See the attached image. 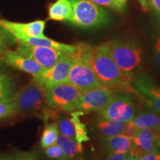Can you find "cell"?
<instances>
[{
	"instance_id": "6da1fadb",
	"label": "cell",
	"mask_w": 160,
	"mask_h": 160,
	"mask_svg": "<svg viewBox=\"0 0 160 160\" xmlns=\"http://www.w3.org/2000/svg\"><path fill=\"white\" fill-rule=\"evenodd\" d=\"M90 65L104 87L115 92L134 93L131 85L132 75L128 74L118 67L112 57L108 43L104 42L92 47Z\"/></svg>"
},
{
	"instance_id": "7a4b0ae2",
	"label": "cell",
	"mask_w": 160,
	"mask_h": 160,
	"mask_svg": "<svg viewBox=\"0 0 160 160\" xmlns=\"http://www.w3.org/2000/svg\"><path fill=\"white\" fill-rule=\"evenodd\" d=\"M91 50L92 46L89 44L81 42L76 45L75 50L71 54L73 62L68 75V82L81 92L104 87L90 65Z\"/></svg>"
},
{
	"instance_id": "3957f363",
	"label": "cell",
	"mask_w": 160,
	"mask_h": 160,
	"mask_svg": "<svg viewBox=\"0 0 160 160\" xmlns=\"http://www.w3.org/2000/svg\"><path fill=\"white\" fill-rule=\"evenodd\" d=\"M12 100L17 112L25 115L38 116L45 122L53 119L57 113V110L48 105L45 90L33 79L15 93Z\"/></svg>"
},
{
	"instance_id": "277c9868",
	"label": "cell",
	"mask_w": 160,
	"mask_h": 160,
	"mask_svg": "<svg viewBox=\"0 0 160 160\" xmlns=\"http://www.w3.org/2000/svg\"><path fill=\"white\" fill-rule=\"evenodd\" d=\"M73 7L72 25L85 29L102 28L111 21L109 13L90 0H70Z\"/></svg>"
},
{
	"instance_id": "5b68a950",
	"label": "cell",
	"mask_w": 160,
	"mask_h": 160,
	"mask_svg": "<svg viewBox=\"0 0 160 160\" xmlns=\"http://www.w3.org/2000/svg\"><path fill=\"white\" fill-rule=\"evenodd\" d=\"M108 43L112 57L118 67L125 73L132 75V72L142 62V48L130 40L113 39Z\"/></svg>"
},
{
	"instance_id": "8992f818",
	"label": "cell",
	"mask_w": 160,
	"mask_h": 160,
	"mask_svg": "<svg viewBox=\"0 0 160 160\" xmlns=\"http://www.w3.org/2000/svg\"><path fill=\"white\" fill-rule=\"evenodd\" d=\"M81 93L79 89L68 82L45 89L48 105L52 109L68 112L75 111L76 101Z\"/></svg>"
},
{
	"instance_id": "52a82bcc",
	"label": "cell",
	"mask_w": 160,
	"mask_h": 160,
	"mask_svg": "<svg viewBox=\"0 0 160 160\" xmlns=\"http://www.w3.org/2000/svg\"><path fill=\"white\" fill-rule=\"evenodd\" d=\"M15 51L24 57L34 60L44 69L53 67L62 59L70 55L62 51L47 47L33 46L22 41H17Z\"/></svg>"
},
{
	"instance_id": "ba28073f",
	"label": "cell",
	"mask_w": 160,
	"mask_h": 160,
	"mask_svg": "<svg viewBox=\"0 0 160 160\" xmlns=\"http://www.w3.org/2000/svg\"><path fill=\"white\" fill-rule=\"evenodd\" d=\"M137 113V106L129 95H117L99 111L102 119L130 122Z\"/></svg>"
},
{
	"instance_id": "9c48e42d",
	"label": "cell",
	"mask_w": 160,
	"mask_h": 160,
	"mask_svg": "<svg viewBox=\"0 0 160 160\" xmlns=\"http://www.w3.org/2000/svg\"><path fill=\"white\" fill-rule=\"evenodd\" d=\"M115 97L114 93L105 87L82 92L75 103L76 110L83 113L100 111Z\"/></svg>"
},
{
	"instance_id": "30bf717a",
	"label": "cell",
	"mask_w": 160,
	"mask_h": 160,
	"mask_svg": "<svg viewBox=\"0 0 160 160\" xmlns=\"http://www.w3.org/2000/svg\"><path fill=\"white\" fill-rule=\"evenodd\" d=\"M72 62L73 59L71 54L68 55L53 67L45 70L40 74L33 77V80L45 90L58 84L67 82L68 75Z\"/></svg>"
},
{
	"instance_id": "8fae6325",
	"label": "cell",
	"mask_w": 160,
	"mask_h": 160,
	"mask_svg": "<svg viewBox=\"0 0 160 160\" xmlns=\"http://www.w3.org/2000/svg\"><path fill=\"white\" fill-rule=\"evenodd\" d=\"M160 139V131L151 128H137L131 138V147L128 154L137 158L157 149V143Z\"/></svg>"
},
{
	"instance_id": "7c38bea8",
	"label": "cell",
	"mask_w": 160,
	"mask_h": 160,
	"mask_svg": "<svg viewBox=\"0 0 160 160\" xmlns=\"http://www.w3.org/2000/svg\"><path fill=\"white\" fill-rule=\"evenodd\" d=\"M0 26L7 30L16 40H18L21 37H45L44 34L45 21L44 20H37L28 23H20L0 19Z\"/></svg>"
},
{
	"instance_id": "4fadbf2b",
	"label": "cell",
	"mask_w": 160,
	"mask_h": 160,
	"mask_svg": "<svg viewBox=\"0 0 160 160\" xmlns=\"http://www.w3.org/2000/svg\"><path fill=\"white\" fill-rule=\"evenodd\" d=\"M0 61L13 68L29 73L33 77H37L45 70L34 60L24 57L10 49H8L0 57Z\"/></svg>"
},
{
	"instance_id": "5bb4252c",
	"label": "cell",
	"mask_w": 160,
	"mask_h": 160,
	"mask_svg": "<svg viewBox=\"0 0 160 160\" xmlns=\"http://www.w3.org/2000/svg\"><path fill=\"white\" fill-rule=\"evenodd\" d=\"M134 89L151 108L160 114V88L144 77L134 79Z\"/></svg>"
},
{
	"instance_id": "9a60e30c",
	"label": "cell",
	"mask_w": 160,
	"mask_h": 160,
	"mask_svg": "<svg viewBox=\"0 0 160 160\" xmlns=\"http://www.w3.org/2000/svg\"><path fill=\"white\" fill-rule=\"evenodd\" d=\"M131 123L137 128H151L160 131V114L147 106L137 113Z\"/></svg>"
},
{
	"instance_id": "2e32d148",
	"label": "cell",
	"mask_w": 160,
	"mask_h": 160,
	"mask_svg": "<svg viewBox=\"0 0 160 160\" xmlns=\"http://www.w3.org/2000/svg\"><path fill=\"white\" fill-rule=\"evenodd\" d=\"M48 17L55 21L68 22L73 17V7L70 0H57L48 8Z\"/></svg>"
},
{
	"instance_id": "e0dca14e",
	"label": "cell",
	"mask_w": 160,
	"mask_h": 160,
	"mask_svg": "<svg viewBox=\"0 0 160 160\" xmlns=\"http://www.w3.org/2000/svg\"><path fill=\"white\" fill-rule=\"evenodd\" d=\"M55 144L61 148L68 160H78L81 157L82 146L75 139L59 133Z\"/></svg>"
},
{
	"instance_id": "ac0fdd59",
	"label": "cell",
	"mask_w": 160,
	"mask_h": 160,
	"mask_svg": "<svg viewBox=\"0 0 160 160\" xmlns=\"http://www.w3.org/2000/svg\"><path fill=\"white\" fill-rule=\"evenodd\" d=\"M131 138L124 134L104 137L103 145L110 153H128L131 147Z\"/></svg>"
},
{
	"instance_id": "d6986e66",
	"label": "cell",
	"mask_w": 160,
	"mask_h": 160,
	"mask_svg": "<svg viewBox=\"0 0 160 160\" xmlns=\"http://www.w3.org/2000/svg\"><path fill=\"white\" fill-rule=\"evenodd\" d=\"M17 41H22L33 46H40V47H47L51 48L58 49L65 53L71 54L75 50L76 45H66L64 43L58 42L54 40L49 39L48 37L43 38H33V37H21Z\"/></svg>"
},
{
	"instance_id": "ffe728a7",
	"label": "cell",
	"mask_w": 160,
	"mask_h": 160,
	"mask_svg": "<svg viewBox=\"0 0 160 160\" xmlns=\"http://www.w3.org/2000/svg\"><path fill=\"white\" fill-rule=\"evenodd\" d=\"M125 122L102 119L98 124V129L104 137L122 134L125 126Z\"/></svg>"
},
{
	"instance_id": "44dd1931",
	"label": "cell",
	"mask_w": 160,
	"mask_h": 160,
	"mask_svg": "<svg viewBox=\"0 0 160 160\" xmlns=\"http://www.w3.org/2000/svg\"><path fill=\"white\" fill-rule=\"evenodd\" d=\"M83 113V112L79 111H72L71 113V119L73 121L75 128V140L80 144L90 140V138L88 136L86 126L85 124L82 122L81 119H80V117Z\"/></svg>"
},
{
	"instance_id": "7402d4cb",
	"label": "cell",
	"mask_w": 160,
	"mask_h": 160,
	"mask_svg": "<svg viewBox=\"0 0 160 160\" xmlns=\"http://www.w3.org/2000/svg\"><path fill=\"white\" fill-rule=\"evenodd\" d=\"M58 134L59 131H58L57 122L46 124L40 141L41 147L45 149L49 146L54 145Z\"/></svg>"
},
{
	"instance_id": "603a6c76",
	"label": "cell",
	"mask_w": 160,
	"mask_h": 160,
	"mask_svg": "<svg viewBox=\"0 0 160 160\" xmlns=\"http://www.w3.org/2000/svg\"><path fill=\"white\" fill-rule=\"evenodd\" d=\"M14 94L13 84L11 79L8 76L0 73V101L12 99Z\"/></svg>"
},
{
	"instance_id": "cb8c5ba5",
	"label": "cell",
	"mask_w": 160,
	"mask_h": 160,
	"mask_svg": "<svg viewBox=\"0 0 160 160\" xmlns=\"http://www.w3.org/2000/svg\"><path fill=\"white\" fill-rule=\"evenodd\" d=\"M57 125L59 134L75 139L74 125L71 117L59 119L57 122Z\"/></svg>"
},
{
	"instance_id": "d4e9b609",
	"label": "cell",
	"mask_w": 160,
	"mask_h": 160,
	"mask_svg": "<svg viewBox=\"0 0 160 160\" xmlns=\"http://www.w3.org/2000/svg\"><path fill=\"white\" fill-rule=\"evenodd\" d=\"M17 41L7 30L0 26V57Z\"/></svg>"
},
{
	"instance_id": "484cf974",
	"label": "cell",
	"mask_w": 160,
	"mask_h": 160,
	"mask_svg": "<svg viewBox=\"0 0 160 160\" xmlns=\"http://www.w3.org/2000/svg\"><path fill=\"white\" fill-rule=\"evenodd\" d=\"M16 112L17 109L13 100L4 99L0 101V120L12 117Z\"/></svg>"
},
{
	"instance_id": "4316f807",
	"label": "cell",
	"mask_w": 160,
	"mask_h": 160,
	"mask_svg": "<svg viewBox=\"0 0 160 160\" xmlns=\"http://www.w3.org/2000/svg\"><path fill=\"white\" fill-rule=\"evenodd\" d=\"M45 153L49 159L53 160H68L61 148L57 144L45 148Z\"/></svg>"
},
{
	"instance_id": "83f0119b",
	"label": "cell",
	"mask_w": 160,
	"mask_h": 160,
	"mask_svg": "<svg viewBox=\"0 0 160 160\" xmlns=\"http://www.w3.org/2000/svg\"><path fill=\"white\" fill-rule=\"evenodd\" d=\"M90 1L93 2V3L97 4L99 6H104V7L114 10V11L122 12L121 9L119 8L115 0H90Z\"/></svg>"
},
{
	"instance_id": "f1b7e54d",
	"label": "cell",
	"mask_w": 160,
	"mask_h": 160,
	"mask_svg": "<svg viewBox=\"0 0 160 160\" xmlns=\"http://www.w3.org/2000/svg\"><path fill=\"white\" fill-rule=\"evenodd\" d=\"M11 160H35V155L33 153L17 152L11 155Z\"/></svg>"
},
{
	"instance_id": "f546056e",
	"label": "cell",
	"mask_w": 160,
	"mask_h": 160,
	"mask_svg": "<svg viewBox=\"0 0 160 160\" xmlns=\"http://www.w3.org/2000/svg\"><path fill=\"white\" fill-rule=\"evenodd\" d=\"M137 130V128H136L135 126L131 123V122H128L125 124V128H124L122 134H124L130 138H132L133 136H134Z\"/></svg>"
},
{
	"instance_id": "4dcf8cb0",
	"label": "cell",
	"mask_w": 160,
	"mask_h": 160,
	"mask_svg": "<svg viewBox=\"0 0 160 160\" xmlns=\"http://www.w3.org/2000/svg\"><path fill=\"white\" fill-rule=\"evenodd\" d=\"M138 160H160V153L157 149L138 158Z\"/></svg>"
},
{
	"instance_id": "1f68e13d",
	"label": "cell",
	"mask_w": 160,
	"mask_h": 160,
	"mask_svg": "<svg viewBox=\"0 0 160 160\" xmlns=\"http://www.w3.org/2000/svg\"><path fill=\"white\" fill-rule=\"evenodd\" d=\"M149 6L160 20V0H149Z\"/></svg>"
},
{
	"instance_id": "d6a6232c",
	"label": "cell",
	"mask_w": 160,
	"mask_h": 160,
	"mask_svg": "<svg viewBox=\"0 0 160 160\" xmlns=\"http://www.w3.org/2000/svg\"><path fill=\"white\" fill-rule=\"evenodd\" d=\"M128 153H110L105 160H125Z\"/></svg>"
},
{
	"instance_id": "836d02e7",
	"label": "cell",
	"mask_w": 160,
	"mask_h": 160,
	"mask_svg": "<svg viewBox=\"0 0 160 160\" xmlns=\"http://www.w3.org/2000/svg\"><path fill=\"white\" fill-rule=\"evenodd\" d=\"M137 1L139 2L144 11H148L149 8V0H137Z\"/></svg>"
},
{
	"instance_id": "e575fe53",
	"label": "cell",
	"mask_w": 160,
	"mask_h": 160,
	"mask_svg": "<svg viewBox=\"0 0 160 160\" xmlns=\"http://www.w3.org/2000/svg\"><path fill=\"white\" fill-rule=\"evenodd\" d=\"M116 2L119 7V8L121 9V11H122L124 9H125V7L126 5V3H127V0H115Z\"/></svg>"
},
{
	"instance_id": "d590c367",
	"label": "cell",
	"mask_w": 160,
	"mask_h": 160,
	"mask_svg": "<svg viewBox=\"0 0 160 160\" xmlns=\"http://www.w3.org/2000/svg\"><path fill=\"white\" fill-rule=\"evenodd\" d=\"M156 57H157V61L160 66V48H156Z\"/></svg>"
},
{
	"instance_id": "8d00e7d4",
	"label": "cell",
	"mask_w": 160,
	"mask_h": 160,
	"mask_svg": "<svg viewBox=\"0 0 160 160\" xmlns=\"http://www.w3.org/2000/svg\"><path fill=\"white\" fill-rule=\"evenodd\" d=\"M11 155L5 154V155H0V160H11Z\"/></svg>"
},
{
	"instance_id": "74e56055",
	"label": "cell",
	"mask_w": 160,
	"mask_h": 160,
	"mask_svg": "<svg viewBox=\"0 0 160 160\" xmlns=\"http://www.w3.org/2000/svg\"><path fill=\"white\" fill-rule=\"evenodd\" d=\"M125 160H138V158H137L134 156L133 155H128V157H126V159Z\"/></svg>"
},
{
	"instance_id": "f35d334b",
	"label": "cell",
	"mask_w": 160,
	"mask_h": 160,
	"mask_svg": "<svg viewBox=\"0 0 160 160\" xmlns=\"http://www.w3.org/2000/svg\"><path fill=\"white\" fill-rule=\"evenodd\" d=\"M155 48H160V37H158L157 39V42H156L155 44Z\"/></svg>"
}]
</instances>
